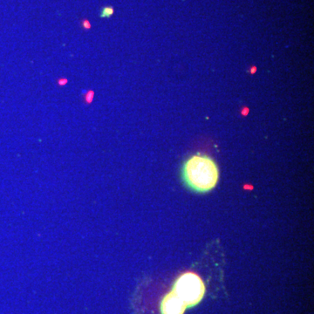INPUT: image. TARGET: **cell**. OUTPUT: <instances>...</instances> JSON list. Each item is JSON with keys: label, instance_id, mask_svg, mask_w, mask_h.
<instances>
[{"label": "cell", "instance_id": "obj_1", "mask_svg": "<svg viewBox=\"0 0 314 314\" xmlns=\"http://www.w3.org/2000/svg\"><path fill=\"white\" fill-rule=\"evenodd\" d=\"M182 177L189 189L197 193H206L216 187L219 180V169L212 158L197 154L184 162Z\"/></svg>", "mask_w": 314, "mask_h": 314}, {"label": "cell", "instance_id": "obj_4", "mask_svg": "<svg viewBox=\"0 0 314 314\" xmlns=\"http://www.w3.org/2000/svg\"><path fill=\"white\" fill-rule=\"evenodd\" d=\"M114 12V10L113 8L111 7V6H106L104 8H102V10L100 11V18H110L112 15L113 14Z\"/></svg>", "mask_w": 314, "mask_h": 314}, {"label": "cell", "instance_id": "obj_6", "mask_svg": "<svg viewBox=\"0 0 314 314\" xmlns=\"http://www.w3.org/2000/svg\"><path fill=\"white\" fill-rule=\"evenodd\" d=\"M81 25H82V27L86 30H89L91 28V25L89 23V21L87 19H83L82 22H81Z\"/></svg>", "mask_w": 314, "mask_h": 314}, {"label": "cell", "instance_id": "obj_5", "mask_svg": "<svg viewBox=\"0 0 314 314\" xmlns=\"http://www.w3.org/2000/svg\"><path fill=\"white\" fill-rule=\"evenodd\" d=\"M93 96H94V92L92 90H88L86 93L84 92V102L87 103V105L91 104L93 100Z\"/></svg>", "mask_w": 314, "mask_h": 314}, {"label": "cell", "instance_id": "obj_3", "mask_svg": "<svg viewBox=\"0 0 314 314\" xmlns=\"http://www.w3.org/2000/svg\"><path fill=\"white\" fill-rule=\"evenodd\" d=\"M187 306L184 302L173 291L167 293L161 304L162 314H183Z\"/></svg>", "mask_w": 314, "mask_h": 314}, {"label": "cell", "instance_id": "obj_2", "mask_svg": "<svg viewBox=\"0 0 314 314\" xmlns=\"http://www.w3.org/2000/svg\"><path fill=\"white\" fill-rule=\"evenodd\" d=\"M172 291L178 296L188 307L199 304L205 294V284L195 272H185L176 279Z\"/></svg>", "mask_w": 314, "mask_h": 314}, {"label": "cell", "instance_id": "obj_7", "mask_svg": "<svg viewBox=\"0 0 314 314\" xmlns=\"http://www.w3.org/2000/svg\"><path fill=\"white\" fill-rule=\"evenodd\" d=\"M57 82H58V86H65V85H66V83L68 82V80H67V79L60 78V79H58Z\"/></svg>", "mask_w": 314, "mask_h": 314}]
</instances>
